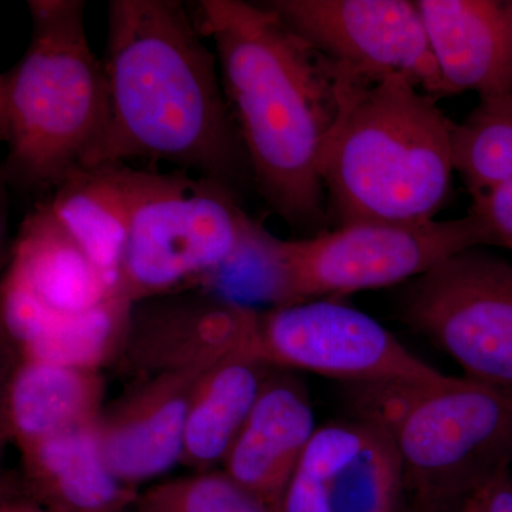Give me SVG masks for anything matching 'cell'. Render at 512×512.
Listing matches in <instances>:
<instances>
[{"instance_id": "18", "label": "cell", "mask_w": 512, "mask_h": 512, "mask_svg": "<svg viewBox=\"0 0 512 512\" xmlns=\"http://www.w3.org/2000/svg\"><path fill=\"white\" fill-rule=\"evenodd\" d=\"M99 419L20 448L29 480L63 510L110 512L133 500L101 456Z\"/></svg>"}, {"instance_id": "24", "label": "cell", "mask_w": 512, "mask_h": 512, "mask_svg": "<svg viewBox=\"0 0 512 512\" xmlns=\"http://www.w3.org/2000/svg\"><path fill=\"white\" fill-rule=\"evenodd\" d=\"M2 512H39L36 510H30V508L22 507H5Z\"/></svg>"}, {"instance_id": "15", "label": "cell", "mask_w": 512, "mask_h": 512, "mask_svg": "<svg viewBox=\"0 0 512 512\" xmlns=\"http://www.w3.org/2000/svg\"><path fill=\"white\" fill-rule=\"evenodd\" d=\"M444 94L512 92V0H419Z\"/></svg>"}, {"instance_id": "25", "label": "cell", "mask_w": 512, "mask_h": 512, "mask_svg": "<svg viewBox=\"0 0 512 512\" xmlns=\"http://www.w3.org/2000/svg\"><path fill=\"white\" fill-rule=\"evenodd\" d=\"M444 512H460V508H456V510L444 511Z\"/></svg>"}, {"instance_id": "20", "label": "cell", "mask_w": 512, "mask_h": 512, "mask_svg": "<svg viewBox=\"0 0 512 512\" xmlns=\"http://www.w3.org/2000/svg\"><path fill=\"white\" fill-rule=\"evenodd\" d=\"M451 161L473 200L512 180V92L480 99L454 123Z\"/></svg>"}, {"instance_id": "2", "label": "cell", "mask_w": 512, "mask_h": 512, "mask_svg": "<svg viewBox=\"0 0 512 512\" xmlns=\"http://www.w3.org/2000/svg\"><path fill=\"white\" fill-rule=\"evenodd\" d=\"M194 18L217 55L256 190L289 227L328 231L320 157L338 111L332 63L266 3L201 0Z\"/></svg>"}, {"instance_id": "3", "label": "cell", "mask_w": 512, "mask_h": 512, "mask_svg": "<svg viewBox=\"0 0 512 512\" xmlns=\"http://www.w3.org/2000/svg\"><path fill=\"white\" fill-rule=\"evenodd\" d=\"M332 67L338 111L320 157L330 222L434 220L454 173L453 121L406 77Z\"/></svg>"}, {"instance_id": "12", "label": "cell", "mask_w": 512, "mask_h": 512, "mask_svg": "<svg viewBox=\"0 0 512 512\" xmlns=\"http://www.w3.org/2000/svg\"><path fill=\"white\" fill-rule=\"evenodd\" d=\"M221 357L156 373L101 412V456L120 483L133 487L180 463L192 397Z\"/></svg>"}, {"instance_id": "9", "label": "cell", "mask_w": 512, "mask_h": 512, "mask_svg": "<svg viewBox=\"0 0 512 512\" xmlns=\"http://www.w3.org/2000/svg\"><path fill=\"white\" fill-rule=\"evenodd\" d=\"M251 350L275 369L349 384L440 383L450 377L410 352L372 316L336 298L256 311Z\"/></svg>"}, {"instance_id": "16", "label": "cell", "mask_w": 512, "mask_h": 512, "mask_svg": "<svg viewBox=\"0 0 512 512\" xmlns=\"http://www.w3.org/2000/svg\"><path fill=\"white\" fill-rule=\"evenodd\" d=\"M272 369L251 346L232 350L210 367L192 397L180 463L198 473L224 466Z\"/></svg>"}, {"instance_id": "7", "label": "cell", "mask_w": 512, "mask_h": 512, "mask_svg": "<svg viewBox=\"0 0 512 512\" xmlns=\"http://www.w3.org/2000/svg\"><path fill=\"white\" fill-rule=\"evenodd\" d=\"M481 247H488L487 235L471 211L457 220L363 221L301 239L276 238L288 305L406 285Z\"/></svg>"}, {"instance_id": "8", "label": "cell", "mask_w": 512, "mask_h": 512, "mask_svg": "<svg viewBox=\"0 0 512 512\" xmlns=\"http://www.w3.org/2000/svg\"><path fill=\"white\" fill-rule=\"evenodd\" d=\"M399 318L443 350L466 379L512 392V265L481 248L404 285Z\"/></svg>"}, {"instance_id": "5", "label": "cell", "mask_w": 512, "mask_h": 512, "mask_svg": "<svg viewBox=\"0 0 512 512\" xmlns=\"http://www.w3.org/2000/svg\"><path fill=\"white\" fill-rule=\"evenodd\" d=\"M352 416L386 431L403 468L406 512L456 510L512 468V392L440 383L349 384Z\"/></svg>"}, {"instance_id": "10", "label": "cell", "mask_w": 512, "mask_h": 512, "mask_svg": "<svg viewBox=\"0 0 512 512\" xmlns=\"http://www.w3.org/2000/svg\"><path fill=\"white\" fill-rule=\"evenodd\" d=\"M266 5L336 66L373 79L403 76L430 96H446L417 2L274 0Z\"/></svg>"}, {"instance_id": "23", "label": "cell", "mask_w": 512, "mask_h": 512, "mask_svg": "<svg viewBox=\"0 0 512 512\" xmlns=\"http://www.w3.org/2000/svg\"><path fill=\"white\" fill-rule=\"evenodd\" d=\"M460 512H512V468L498 473L470 495Z\"/></svg>"}, {"instance_id": "11", "label": "cell", "mask_w": 512, "mask_h": 512, "mask_svg": "<svg viewBox=\"0 0 512 512\" xmlns=\"http://www.w3.org/2000/svg\"><path fill=\"white\" fill-rule=\"evenodd\" d=\"M121 298L127 299L119 282L37 202L19 229L2 285L3 328L19 352L64 320Z\"/></svg>"}, {"instance_id": "21", "label": "cell", "mask_w": 512, "mask_h": 512, "mask_svg": "<svg viewBox=\"0 0 512 512\" xmlns=\"http://www.w3.org/2000/svg\"><path fill=\"white\" fill-rule=\"evenodd\" d=\"M136 512H281L222 471H204L151 488Z\"/></svg>"}, {"instance_id": "22", "label": "cell", "mask_w": 512, "mask_h": 512, "mask_svg": "<svg viewBox=\"0 0 512 512\" xmlns=\"http://www.w3.org/2000/svg\"><path fill=\"white\" fill-rule=\"evenodd\" d=\"M476 214L488 247H500L512 252V180L474 198L470 210Z\"/></svg>"}, {"instance_id": "17", "label": "cell", "mask_w": 512, "mask_h": 512, "mask_svg": "<svg viewBox=\"0 0 512 512\" xmlns=\"http://www.w3.org/2000/svg\"><path fill=\"white\" fill-rule=\"evenodd\" d=\"M103 397L100 370L23 359L6 394V429L20 450L96 421Z\"/></svg>"}, {"instance_id": "6", "label": "cell", "mask_w": 512, "mask_h": 512, "mask_svg": "<svg viewBox=\"0 0 512 512\" xmlns=\"http://www.w3.org/2000/svg\"><path fill=\"white\" fill-rule=\"evenodd\" d=\"M126 183L121 289L134 305L214 274L265 229L241 207L238 192L210 178L126 164Z\"/></svg>"}, {"instance_id": "1", "label": "cell", "mask_w": 512, "mask_h": 512, "mask_svg": "<svg viewBox=\"0 0 512 512\" xmlns=\"http://www.w3.org/2000/svg\"><path fill=\"white\" fill-rule=\"evenodd\" d=\"M178 0H111L104 164L163 161L235 192L252 183L214 49Z\"/></svg>"}, {"instance_id": "19", "label": "cell", "mask_w": 512, "mask_h": 512, "mask_svg": "<svg viewBox=\"0 0 512 512\" xmlns=\"http://www.w3.org/2000/svg\"><path fill=\"white\" fill-rule=\"evenodd\" d=\"M40 202L63 231L121 286L128 234L126 164L80 171Z\"/></svg>"}, {"instance_id": "14", "label": "cell", "mask_w": 512, "mask_h": 512, "mask_svg": "<svg viewBox=\"0 0 512 512\" xmlns=\"http://www.w3.org/2000/svg\"><path fill=\"white\" fill-rule=\"evenodd\" d=\"M316 430L315 412L305 384L291 370L274 367L229 451L224 471L281 511L286 488Z\"/></svg>"}, {"instance_id": "13", "label": "cell", "mask_w": 512, "mask_h": 512, "mask_svg": "<svg viewBox=\"0 0 512 512\" xmlns=\"http://www.w3.org/2000/svg\"><path fill=\"white\" fill-rule=\"evenodd\" d=\"M296 470L318 481L329 512H406L399 454L372 421L350 414L318 427Z\"/></svg>"}, {"instance_id": "4", "label": "cell", "mask_w": 512, "mask_h": 512, "mask_svg": "<svg viewBox=\"0 0 512 512\" xmlns=\"http://www.w3.org/2000/svg\"><path fill=\"white\" fill-rule=\"evenodd\" d=\"M32 35L0 77L3 178L46 194L104 165L109 94L103 59L87 37L82 0H30Z\"/></svg>"}]
</instances>
